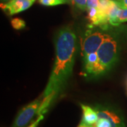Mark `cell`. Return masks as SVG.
I'll return each instance as SVG.
<instances>
[{"mask_svg": "<svg viewBox=\"0 0 127 127\" xmlns=\"http://www.w3.org/2000/svg\"><path fill=\"white\" fill-rule=\"evenodd\" d=\"M76 35L70 27H63L55 36V61L39 111L47 112L48 107L62 91L73 71L76 53Z\"/></svg>", "mask_w": 127, "mask_h": 127, "instance_id": "6da1fadb", "label": "cell"}, {"mask_svg": "<svg viewBox=\"0 0 127 127\" xmlns=\"http://www.w3.org/2000/svg\"><path fill=\"white\" fill-rule=\"evenodd\" d=\"M119 40L114 32H108L107 36L97 51L100 62L109 71L117 63L119 55Z\"/></svg>", "mask_w": 127, "mask_h": 127, "instance_id": "7a4b0ae2", "label": "cell"}, {"mask_svg": "<svg viewBox=\"0 0 127 127\" xmlns=\"http://www.w3.org/2000/svg\"><path fill=\"white\" fill-rule=\"evenodd\" d=\"M90 27L91 28L87 30L82 37L81 51L83 57L91 53H96L109 32L100 28H95L93 26Z\"/></svg>", "mask_w": 127, "mask_h": 127, "instance_id": "3957f363", "label": "cell"}, {"mask_svg": "<svg viewBox=\"0 0 127 127\" xmlns=\"http://www.w3.org/2000/svg\"><path fill=\"white\" fill-rule=\"evenodd\" d=\"M83 69L86 76L98 77L104 75L107 69L100 62L96 53L83 56Z\"/></svg>", "mask_w": 127, "mask_h": 127, "instance_id": "277c9868", "label": "cell"}, {"mask_svg": "<svg viewBox=\"0 0 127 127\" xmlns=\"http://www.w3.org/2000/svg\"><path fill=\"white\" fill-rule=\"evenodd\" d=\"M41 102L40 99H37L24 107L17 114L12 127H24L27 125L35 115L38 113Z\"/></svg>", "mask_w": 127, "mask_h": 127, "instance_id": "5b68a950", "label": "cell"}, {"mask_svg": "<svg viewBox=\"0 0 127 127\" xmlns=\"http://www.w3.org/2000/svg\"><path fill=\"white\" fill-rule=\"evenodd\" d=\"M94 109L97 114L98 118L107 119L112 124V127H126L122 117L115 110L101 105L95 106Z\"/></svg>", "mask_w": 127, "mask_h": 127, "instance_id": "8992f818", "label": "cell"}, {"mask_svg": "<svg viewBox=\"0 0 127 127\" xmlns=\"http://www.w3.org/2000/svg\"><path fill=\"white\" fill-rule=\"evenodd\" d=\"M35 1L32 0H11L8 3H1V7L9 15H14L31 7Z\"/></svg>", "mask_w": 127, "mask_h": 127, "instance_id": "52a82bcc", "label": "cell"}, {"mask_svg": "<svg viewBox=\"0 0 127 127\" xmlns=\"http://www.w3.org/2000/svg\"><path fill=\"white\" fill-rule=\"evenodd\" d=\"M83 110V119L82 122L89 126L94 125L98 120V116L94 108L86 104H81Z\"/></svg>", "mask_w": 127, "mask_h": 127, "instance_id": "ba28073f", "label": "cell"}, {"mask_svg": "<svg viewBox=\"0 0 127 127\" xmlns=\"http://www.w3.org/2000/svg\"><path fill=\"white\" fill-rule=\"evenodd\" d=\"M127 21V9H121L119 8L117 12L115 26H118L121 23Z\"/></svg>", "mask_w": 127, "mask_h": 127, "instance_id": "9c48e42d", "label": "cell"}, {"mask_svg": "<svg viewBox=\"0 0 127 127\" xmlns=\"http://www.w3.org/2000/svg\"><path fill=\"white\" fill-rule=\"evenodd\" d=\"M68 0H39L40 4L46 6H53L68 3Z\"/></svg>", "mask_w": 127, "mask_h": 127, "instance_id": "30bf717a", "label": "cell"}, {"mask_svg": "<svg viewBox=\"0 0 127 127\" xmlns=\"http://www.w3.org/2000/svg\"><path fill=\"white\" fill-rule=\"evenodd\" d=\"M11 24L12 27L16 30H21L26 27V22L23 19L19 18H13L11 21Z\"/></svg>", "mask_w": 127, "mask_h": 127, "instance_id": "8fae6325", "label": "cell"}, {"mask_svg": "<svg viewBox=\"0 0 127 127\" xmlns=\"http://www.w3.org/2000/svg\"><path fill=\"white\" fill-rule=\"evenodd\" d=\"M93 127H112V124L109 121L106 119L99 118L97 122L94 125L92 126Z\"/></svg>", "mask_w": 127, "mask_h": 127, "instance_id": "7c38bea8", "label": "cell"}, {"mask_svg": "<svg viewBox=\"0 0 127 127\" xmlns=\"http://www.w3.org/2000/svg\"><path fill=\"white\" fill-rule=\"evenodd\" d=\"M73 4L77 6L79 9L84 11L86 9L87 0H71Z\"/></svg>", "mask_w": 127, "mask_h": 127, "instance_id": "4fadbf2b", "label": "cell"}, {"mask_svg": "<svg viewBox=\"0 0 127 127\" xmlns=\"http://www.w3.org/2000/svg\"><path fill=\"white\" fill-rule=\"evenodd\" d=\"M100 0H87V11L93 8H97Z\"/></svg>", "mask_w": 127, "mask_h": 127, "instance_id": "5bb4252c", "label": "cell"}, {"mask_svg": "<svg viewBox=\"0 0 127 127\" xmlns=\"http://www.w3.org/2000/svg\"><path fill=\"white\" fill-rule=\"evenodd\" d=\"M43 119H44V114L39 115V116H38V118L37 119L35 122H33L28 127H37L38 124H40V122L42 120H43Z\"/></svg>", "mask_w": 127, "mask_h": 127, "instance_id": "9a60e30c", "label": "cell"}, {"mask_svg": "<svg viewBox=\"0 0 127 127\" xmlns=\"http://www.w3.org/2000/svg\"><path fill=\"white\" fill-rule=\"evenodd\" d=\"M119 8L127 9V0H114Z\"/></svg>", "mask_w": 127, "mask_h": 127, "instance_id": "2e32d148", "label": "cell"}, {"mask_svg": "<svg viewBox=\"0 0 127 127\" xmlns=\"http://www.w3.org/2000/svg\"><path fill=\"white\" fill-rule=\"evenodd\" d=\"M78 127H93L92 126H89V125H87L86 124H84V123H83L81 122V123L79 124V126Z\"/></svg>", "mask_w": 127, "mask_h": 127, "instance_id": "e0dca14e", "label": "cell"}, {"mask_svg": "<svg viewBox=\"0 0 127 127\" xmlns=\"http://www.w3.org/2000/svg\"><path fill=\"white\" fill-rule=\"evenodd\" d=\"M11 0H1V3H4V4H6V3H8V2H9V1H11Z\"/></svg>", "mask_w": 127, "mask_h": 127, "instance_id": "ac0fdd59", "label": "cell"}]
</instances>
